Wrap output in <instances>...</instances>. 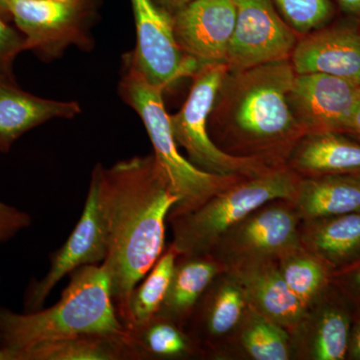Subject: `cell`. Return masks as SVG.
<instances>
[{"mask_svg": "<svg viewBox=\"0 0 360 360\" xmlns=\"http://www.w3.org/2000/svg\"><path fill=\"white\" fill-rule=\"evenodd\" d=\"M0 16L6 21L11 20V13H9L8 4L7 0H0Z\"/></svg>", "mask_w": 360, "mask_h": 360, "instance_id": "35", "label": "cell"}, {"mask_svg": "<svg viewBox=\"0 0 360 360\" xmlns=\"http://www.w3.org/2000/svg\"><path fill=\"white\" fill-rule=\"evenodd\" d=\"M291 201L302 221L360 212V175L300 177Z\"/></svg>", "mask_w": 360, "mask_h": 360, "instance_id": "18", "label": "cell"}, {"mask_svg": "<svg viewBox=\"0 0 360 360\" xmlns=\"http://www.w3.org/2000/svg\"><path fill=\"white\" fill-rule=\"evenodd\" d=\"M82 113L77 101H59L33 96L14 80L0 77V151L7 153L26 132L54 118L75 117Z\"/></svg>", "mask_w": 360, "mask_h": 360, "instance_id": "16", "label": "cell"}, {"mask_svg": "<svg viewBox=\"0 0 360 360\" xmlns=\"http://www.w3.org/2000/svg\"><path fill=\"white\" fill-rule=\"evenodd\" d=\"M106 255L108 238L99 200L98 184L91 174L82 217L65 245L52 255L49 272L26 291L25 312L42 309L45 300L63 277L84 265L103 262Z\"/></svg>", "mask_w": 360, "mask_h": 360, "instance_id": "11", "label": "cell"}, {"mask_svg": "<svg viewBox=\"0 0 360 360\" xmlns=\"http://www.w3.org/2000/svg\"><path fill=\"white\" fill-rule=\"evenodd\" d=\"M28 213L0 201V243L11 240L32 224Z\"/></svg>", "mask_w": 360, "mask_h": 360, "instance_id": "30", "label": "cell"}, {"mask_svg": "<svg viewBox=\"0 0 360 360\" xmlns=\"http://www.w3.org/2000/svg\"><path fill=\"white\" fill-rule=\"evenodd\" d=\"M22 51H25V37L0 16V77L14 80V60Z\"/></svg>", "mask_w": 360, "mask_h": 360, "instance_id": "29", "label": "cell"}, {"mask_svg": "<svg viewBox=\"0 0 360 360\" xmlns=\"http://www.w3.org/2000/svg\"><path fill=\"white\" fill-rule=\"evenodd\" d=\"M224 271L210 255L177 257L167 296L156 315L186 326L210 284Z\"/></svg>", "mask_w": 360, "mask_h": 360, "instance_id": "21", "label": "cell"}, {"mask_svg": "<svg viewBox=\"0 0 360 360\" xmlns=\"http://www.w3.org/2000/svg\"><path fill=\"white\" fill-rule=\"evenodd\" d=\"M359 86L322 73H295L288 92L291 113L307 134H347Z\"/></svg>", "mask_w": 360, "mask_h": 360, "instance_id": "12", "label": "cell"}, {"mask_svg": "<svg viewBox=\"0 0 360 360\" xmlns=\"http://www.w3.org/2000/svg\"><path fill=\"white\" fill-rule=\"evenodd\" d=\"M290 61L296 75L322 73L360 85V30L322 26L302 35Z\"/></svg>", "mask_w": 360, "mask_h": 360, "instance_id": "14", "label": "cell"}, {"mask_svg": "<svg viewBox=\"0 0 360 360\" xmlns=\"http://www.w3.org/2000/svg\"><path fill=\"white\" fill-rule=\"evenodd\" d=\"M179 255L169 245L146 276L135 286L120 319L129 333L156 316L167 296Z\"/></svg>", "mask_w": 360, "mask_h": 360, "instance_id": "23", "label": "cell"}, {"mask_svg": "<svg viewBox=\"0 0 360 360\" xmlns=\"http://www.w3.org/2000/svg\"><path fill=\"white\" fill-rule=\"evenodd\" d=\"M227 271L238 279L251 309L290 335L300 328L309 310L284 281L277 260L246 262Z\"/></svg>", "mask_w": 360, "mask_h": 360, "instance_id": "15", "label": "cell"}, {"mask_svg": "<svg viewBox=\"0 0 360 360\" xmlns=\"http://www.w3.org/2000/svg\"><path fill=\"white\" fill-rule=\"evenodd\" d=\"M165 90L149 84L141 73L124 63L118 92L122 101L141 118L153 143L156 163L179 198V205L168 215L172 217L195 210L214 194L243 177L202 172L180 153L172 134L169 115L165 110Z\"/></svg>", "mask_w": 360, "mask_h": 360, "instance_id": "5", "label": "cell"}, {"mask_svg": "<svg viewBox=\"0 0 360 360\" xmlns=\"http://www.w3.org/2000/svg\"><path fill=\"white\" fill-rule=\"evenodd\" d=\"M343 11L360 18V0H338Z\"/></svg>", "mask_w": 360, "mask_h": 360, "instance_id": "33", "label": "cell"}, {"mask_svg": "<svg viewBox=\"0 0 360 360\" xmlns=\"http://www.w3.org/2000/svg\"><path fill=\"white\" fill-rule=\"evenodd\" d=\"M11 20L25 37V51L44 60L58 58L70 45L89 49V26L96 0H7Z\"/></svg>", "mask_w": 360, "mask_h": 360, "instance_id": "8", "label": "cell"}, {"mask_svg": "<svg viewBox=\"0 0 360 360\" xmlns=\"http://www.w3.org/2000/svg\"><path fill=\"white\" fill-rule=\"evenodd\" d=\"M236 20L226 65L229 71L290 60L300 35L271 0H234Z\"/></svg>", "mask_w": 360, "mask_h": 360, "instance_id": "10", "label": "cell"}, {"mask_svg": "<svg viewBox=\"0 0 360 360\" xmlns=\"http://www.w3.org/2000/svg\"><path fill=\"white\" fill-rule=\"evenodd\" d=\"M238 331L241 347L251 359L288 360L295 352L290 333L250 307Z\"/></svg>", "mask_w": 360, "mask_h": 360, "instance_id": "25", "label": "cell"}, {"mask_svg": "<svg viewBox=\"0 0 360 360\" xmlns=\"http://www.w3.org/2000/svg\"><path fill=\"white\" fill-rule=\"evenodd\" d=\"M348 134L354 135L360 139V85L357 89L355 97L354 110L350 116L349 125H348Z\"/></svg>", "mask_w": 360, "mask_h": 360, "instance_id": "31", "label": "cell"}, {"mask_svg": "<svg viewBox=\"0 0 360 360\" xmlns=\"http://www.w3.org/2000/svg\"><path fill=\"white\" fill-rule=\"evenodd\" d=\"M250 304L245 290L231 271L219 274L200 298L191 319L208 340L224 338L238 331Z\"/></svg>", "mask_w": 360, "mask_h": 360, "instance_id": "19", "label": "cell"}, {"mask_svg": "<svg viewBox=\"0 0 360 360\" xmlns=\"http://www.w3.org/2000/svg\"><path fill=\"white\" fill-rule=\"evenodd\" d=\"M286 165L300 177L360 175V143L336 132L305 134Z\"/></svg>", "mask_w": 360, "mask_h": 360, "instance_id": "17", "label": "cell"}, {"mask_svg": "<svg viewBox=\"0 0 360 360\" xmlns=\"http://www.w3.org/2000/svg\"><path fill=\"white\" fill-rule=\"evenodd\" d=\"M131 335H82L39 343L14 360H139Z\"/></svg>", "mask_w": 360, "mask_h": 360, "instance_id": "22", "label": "cell"}, {"mask_svg": "<svg viewBox=\"0 0 360 360\" xmlns=\"http://www.w3.org/2000/svg\"><path fill=\"white\" fill-rule=\"evenodd\" d=\"M349 349L352 356L360 360V323L355 329L354 338L349 341Z\"/></svg>", "mask_w": 360, "mask_h": 360, "instance_id": "34", "label": "cell"}, {"mask_svg": "<svg viewBox=\"0 0 360 360\" xmlns=\"http://www.w3.org/2000/svg\"><path fill=\"white\" fill-rule=\"evenodd\" d=\"M0 360H13L11 352L6 350V348L2 347L0 349Z\"/></svg>", "mask_w": 360, "mask_h": 360, "instance_id": "36", "label": "cell"}, {"mask_svg": "<svg viewBox=\"0 0 360 360\" xmlns=\"http://www.w3.org/2000/svg\"><path fill=\"white\" fill-rule=\"evenodd\" d=\"M70 283L56 304L16 314L0 309V340L14 355L47 341L82 335H127L118 317L110 279L101 265H84L70 274Z\"/></svg>", "mask_w": 360, "mask_h": 360, "instance_id": "3", "label": "cell"}, {"mask_svg": "<svg viewBox=\"0 0 360 360\" xmlns=\"http://www.w3.org/2000/svg\"><path fill=\"white\" fill-rule=\"evenodd\" d=\"M139 359H186L200 349L184 326L156 315L142 328L130 333Z\"/></svg>", "mask_w": 360, "mask_h": 360, "instance_id": "24", "label": "cell"}, {"mask_svg": "<svg viewBox=\"0 0 360 360\" xmlns=\"http://www.w3.org/2000/svg\"><path fill=\"white\" fill-rule=\"evenodd\" d=\"M277 11L298 34L322 27L333 14L329 0H271Z\"/></svg>", "mask_w": 360, "mask_h": 360, "instance_id": "28", "label": "cell"}, {"mask_svg": "<svg viewBox=\"0 0 360 360\" xmlns=\"http://www.w3.org/2000/svg\"><path fill=\"white\" fill-rule=\"evenodd\" d=\"M309 322V329L298 328L296 331H307V355L314 360H342L349 349V317L338 307H326L317 312L314 322L305 315ZM295 331V333H296ZM292 333V335H293Z\"/></svg>", "mask_w": 360, "mask_h": 360, "instance_id": "26", "label": "cell"}, {"mask_svg": "<svg viewBox=\"0 0 360 360\" xmlns=\"http://www.w3.org/2000/svg\"><path fill=\"white\" fill-rule=\"evenodd\" d=\"M302 221L292 201H269L225 232L210 255L224 270L246 262L278 260L302 248Z\"/></svg>", "mask_w": 360, "mask_h": 360, "instance_id": "7", "label": "cell"}, {"mask_svg": "<svg viewBox=\"0 0 360 360\" xmlns=\"http://www.w3.org/2000/svg\"><path fill=\"white\" fill-rule=\"evenodd\" d=\"M91 174L98 184L108 238L101 266L120 317L135 286L165 251V222L180 200L153 155L134 156L111 167L98 163Z\"/></svg>", "mask_w": 360, "mask_h": 360, "instance_id": "1", "label": "cell"}, {"mask_svg": "<svg viewBox=\"0 0 360 360\" xmlns=\"http://www.w3.org/2000/svg\"><path fill=\"white\" fill-rule=\"evenodd\" d=\"M277 262L284 281L305 309H311L321 300L328 283V269L319 258L302 246Z\"/></svg>", "mask_w": 360, "mask_h": 360, "instance_id": "27", "label": "cell"}, {"mask_svg": "<svg viewBox=\"0 0 360 360\" xmlns=\"http://www.w3.org/2000/svg\"><path fill=\"white\" fill-rule=\"evenodd\" d=\"M236 20L234 0H193L172 16L176 44L200 68L226 65Z\"/></svg>", "mask_w": 360, "mask_h": 360, "instance_id": "13", "label": "cell"}, {"mask_svg": "<svg viewBox=\"0 0 360 360\" xmlns=\"http://www.w3.org/2000/svg\"><path fill=\"white\" fill-rule=\"evenodd\" d=\"M354 281L355 286H356V288H359L360 290V269L357 270V271L355 272V274L354 276Z\"/></svg>", "mask_w": 360, "mask_h": 360, "instance_id": "37", "label": "cell"}, {"mask_svg": "<svg viewBox=\"0 0 360 360\" xmlns=\"http://www.w3.org/2000/svg\"><path fill=\"white\" fill-rule=\"evenodd\" d=\"M136 27V45L123 61L150 84L168 89L177 80L193 77L200 66L184 56L175 40L172 18L153 0H130Z\"/></svg>", "mask_w": 360, "mask_h": 360, "instance_id": "9", "label": "cell"}, {"mask_svg": "<svg viewBox=\"0 0 360 360\" xmlns=\"http://www.w3.org/2000/svg\"><path fill=\"white\" fill-rule=\"evenodd\" d=\"M191 1L193 0H153L156 6L170 18Z\"/></svg>", "mask_w": 360, "mask_h": 360, "instance_id": "32", "label": "cell"}, {"mask_svg": "<svg viewBox=\"0 0 360 360\" xmlns=\"http://www.w3.org/2000/svg\"><path fill=\"white\" fill-rule=\"evenodd\" d=\"M300 177L288 165L243 177L195 210L168 217L179 257L210 255L225 232L269 201L292 200Z\"/></svg>", "mask_w": 360, "mask_h": 360, "instance_id": "4", "label": "cell"}, {"mask_svg": "<svg viewBox=\"0 0 360 360\" xmlns=\"http://www.w3.org/2000/svg\"><path fill=\"white\" fill-rule=\"evenodd\" d=\"M300 241L328 269L349 264L360 257V212L302 221Z\"/></svg>", "mask_w": 360, "mask_h": 360, "instance_id": "20", "label": "cell"}, {"mask_svg": "<svg viewBox=\"0 0 360 360\" xmlns=\"http://www.w3.org/2000/svg\"><path fill=\"white\" fill-rule=\"evenodd\" d=\"M295 77L290 59L227 71L208 117V134L217 148L274 167L286 165L307 134L288 104Z\"/></svg>", "mask_w": 360, "mask_h": 360, "instance_id": "2", "label": "cell"}, {"mask_svg": "<svg viewBox=\"0 0 360 360\" xmlns=\"http://www.w3.org/2000/svg\"><path fill=\"white\" fill-rule=\"evenodd\" d=\"M227 71L224 63H214L194 72L186 103L176 113L169 115L172 134L179 146L186 151L187 160L202 172L224 176H255L276 167L257 158L229 155L217 148L208 134V117Z\"/></svg>", "mask_w": 360, "mask_h": 360, "instance_id": "6", "label": "cell"}]
</instances>
